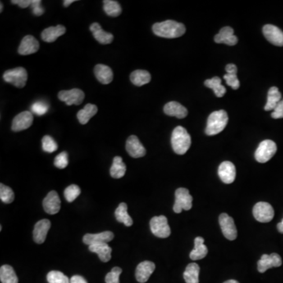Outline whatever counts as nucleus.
Wrapping results in <instances>:
<instances>
[{
    "instance_id": "obj_27",
    "label": "nucleus",
    "mask_w": 283,
    "mask_h": 283,
    "mask_svg": "<svg viewBox=\"0 0 283 283\" xmlns=\"http://www.w3.org/2000/svg\"><path fill=\"white\" fill-rule=\"evenodd\" d=\"M204 243L205 240L202 237H197L194 239V248L189 253V257L193 261L202 260L208 254V248Z\"/></svg>"
},
{
    "instance_id": "obj_3",
    "label": "nucleus",
    "mask_w": 283,
    "mask_h": 283,
    "mask_svg": "<svg viewBox=\"0 0 283 283\" xmlns=\"http://www.w3.org/2000/svg\"><path fill=\"white\" fill-rule=\"evenodd\" d=\"M228 122V115L225 110H218L212 113L207 120L206 134L215 135L219 134L226 128Z\"/></svg>"
},
{
    "instance_id": "obj_32",
    "label": "nucleus",
    "mask_w": 283,
    "mask_h": 283,
    "mask_svg": "<svg viewBox=\"0 0 283 283\" xmlns=\"http://www.w3.org/2000/svg\"><path fill=\"white\" fill-rule=\"evenodd\" d=\"M115 216L119 223H122L126 226H132L133 220L128 213V206L126 203L122 202L119 205L115 211Z\"/></svg>"
},
{
    "instance_id": "obj_43",
    "label": "nucleus",
    "mask_w": 283,
    "mask_h": 283,
    "mask_svg": "<svg viewBox=\"0 0 283 283\" xmlns=\"http://www.w3.org/2000/svg\"><path fill=\"white\" fill-rule=\"evenodd\" d=\"M55 166L57 169H63L67 167L68 164H69V160H68V153L66 152H61V153L56 156L54 161Z\"/></svg>"
},
{
    "instance_id": "obj_1",
    "label": "nucleus",
    "mask_w": 283,
    "mask_h": 283,
    "mask_svg": "<svg viewBox=\"0 0 283 283\" xmlns=\"http://www.w3.org/2000/svg\"><path fill=\"white\" fill-rule=\"evenodd\" d=\"M153 32L157 37L173 39L184 35L186 33V27L184 24L175 20H168L154 24Z\"/></svg>"
},
{
    "instance_id": "obj_2",
    "label": "nucleus",
    "mask_w": 283,
    "mask_h": 283,
    "mask_svg": "<svg viewBox=\"0 0 283 283\" xmlns=\"http://www.w3.org/2000/svg\"><path fill=\"white\" fill-rule=\"evenodd\" d=\"M171 142L174 152L179 155H184L190 147L191 138L184 127L178 126L172 132Z\"/></svg>"
},
{
    "instance_id": "obj_50",
    "label": "nucleus",
    "mask_w": 283,
    "mask_h": 283,
    "mask_svg": "<svg viewBox=\"0 0 283 283\" xmlns=\"http://www.w3.org/2000/svg\"><path fill=\"white\" fill-rule=\"evenodd\" d=\"M278 230H279V233L283 234V219L281 222L279 223L277 225Z\"/></svg>"
},
{
    "instance_id": "obj_31",
    "label": "nucleus",
    "mask_w": 283,
    "mask_h": 283,
    "mask_svg": "<svg viewBox=\"0 0 283 283\" xmlns=\"http://www.w3.org/2000/svg\"><path fill=\"white\" fill-rule=\"evenodd\" d=\"M282 100V94L279 91V88L276 87H272L270 88L267 94V102L265 105V111H270V110H275V107L277 106Z\"/></svg>"
},
{
    "instance_id": "obj_48",
    "label": "nucleus",
    "mask_w": 283,
    "mask_h": 283,
    "mask_svg": "<svg viewBox=\"0 0 283 283\" xmlns=\"http://www.w3.org/2000/svg\"><path fill=\"white\" fill-rule=\"evenodd\" d=\"M70 283H88V282L80 275H74L70 279Z\"/></svg>"
},
{
    "instance_id": "obj_22",
    "label": "nucleus",
    "mask_w": 283,
    "mask_h": 283,
    "mask_svg": "<svg viewBox=\"0 0 283 283\" xmlns=\"http://www.w3.org/2000/svg\"><path fill=\"white\" fill-rule=\"evenodd\" d=\"M165 114L170 116H175L179 119L185 118L188 116V109L177 102H170L164 107Z\"/></svg>"
},
{
    "instance_id": "obj_37",
    "label": "nucleus",
    "mask_w": 283,
    "mask_h": 283,
    "mask_svg": "<svg viewBox=\"0 0 283 283\" xmlns=\"http://www.w3.org/2000/svg\"><path fill=\"white\" fill-rule=\"evenodd\" d=\"M48 283H70V280L66 275L58 271H51L47 274Z\"/></svg>"
},
{
    "instance_id": "obj_25",
    "label": "nucleus",
    "mask_w": 283,
    "mask_h": 283,
    "mask_svg": "<svg viewBox=\"0 0 283 283\" xmlns=\"http://www.w3.org/2000/svg\"><path fill=\"white\" fill-rule=\"evenodd\" d=\"M94 75L97 80L102 84H109L113 81V74L109 66L102 64H98L94 67Z\"/></svg>"
},
{
    "instance_id": "obj_16",
    "label": "nucleus",
    "mask_w": 283,
    "mask_h": 283,
    "mask_svg": "<svg viewBox=\"0 0 283 283\" xmlns=\"http://www.w3.org/2000/svg\"><path fill=\"white\" fill-rule=\"evenodd\" d=\"M126 151L131 157L134 158L144 157L147 153L143 144L135 135H131L127 140Z\"/></svg>"
},
{
    "instance_id": "obj_41",
    "label": "nucleus",
    "mask_w": 283,
    "mask_h": 283,
    "mask_svg": "<svg viewBox=\"0 0 283 283\" xmlns=\"http://www.w3.org/2000/svg\"><path fill=\"white\" fill-rule=\"evenodd\" d=\"M48 109H49L48 105L45 102H41V101L34 102L31 107L32 113L37 116H43V115L46 114L48 111Z\"/></svg>"
},
{
    "instance_id": "obj_12",
    "label": "nucleus",
    "mask_w": 283,
    "mask_h": 283,
    "mask_svg": "<svg viewBox=\"0 0 283 283\" xmlns=\"http://www.w3.org/2000/svg\"><path fill=\"white\" fill-rule=\"evenodd\" d=\"M43 209L50 215H55L61 209V200L57 192L55 190L49 192L43 199Z\"/></svg>"
},
{
    "instance_id": "obj_52",
    "label": "nucleus",
    "mask_w": 283,
    "mask_h": 283,
    "mask_svg": "<svg viewBox=\"0 0 283 283\" xmlns=\"http://www.w3.org/2000/svg\"><path fill=\"white\" fill-rule=\"evenodd\" d=\"M239 283V282L236 281V280H233V279H231V280H228V281H226L225 282V283Z\"/></svg>"
},
{
    "instance_id": "obj_20",
    "label": "nucleus",
    "mask_w": 283,
    "mask_h": 283,
    "mask_svg": "<svg viewBox=\"0 0 283 283\" xmlns=\"http://www.w3.org/2000/svg\"><path fill=\"white\" fill-rule=\"evenodd\" d=\"M114 234L111 231H104L98 234H86L83 238L84 244L88 245L99 244V243H108L113 239Z\"/></svg>"
},
{
    "instance_id": "obj_29",
    "label": "nucleus",
    "mask_w": 283,
    "mask_h": 283,
    "mask_svg": "<svg viewBox=\"0 0 283 283\" xmlns=\"http://www.w3.org/2000/svg\"><path fill=\"white\" fill-rule=\"evenodd\" d=\"M126 169L122 157L116 156L113 158L112 166L110 168V175L114 179H120L125 175Z\"/></svg>"
},
{
    "instance_id": "obj_21",
    "label": "nucleus",
    "mask_w": 283,
    "mask_h": 283,
    "mask_svg": "<svg viewBox=\"0 0 283 283\" xmlns=\"http://www.w3.org/2000/svg\"><path fill=\"white\" fill-rule=\"evenodd\" d=\"M214 40L217 43H225L229 46H234L238 43V38L234 35V29L230 27H224L220 33L216 35Z\"/></svg>"
},
{
    "instance_id": "obj_51",
    "label": "nucleus",
    "mask_w": 283,
    "mask_h": 283,
    "mask_svg": "<svg viewBox=\"0 0 283 283\" xmlns=\"http://www.w3.org/2000/svg\"><path fill=\"white\" fill-rule=\"evenodd\" d=\"M74 2H75V0H65V1H64V6L65 7H67V6H70V4H72Z\"/></svg>"
},
{
    "instance_id": "obj_4",
    "label": "nucleus",
    "mask_w": 283,
    "mask_h": 283,
    "mask_svg": "<svg viewBox=\"0 0 283 283\" xmlns=\"http://www.w3.org/2000/svg\"><path fill=\"white\" fill-rule=\"evenodd\" d=\"M277 151V146L272 140L261 142L255 152V158L260 163H266L274 157Z\"/></svg>"
},
{
    "instance_id": "obj_38",
    "label": "nucleus",
    "mask_w": 283,
    "mask_h": 283,
    "mask_svg": "<svg viewBox=\"0 0 283 283\" xmlns=\"http://www.w3.org/2000/svg\"><path fill=\"white\" fill-rule=\"evenodd\" d=\"M0 198L2 202L10 204L15 200V193L11 188L4 184H0Z\"/></svg>"
},
{
    "instance_id": "obj_17",
    "label": "nucleus",
    "mask_w": 283,
    "mask_h": 283,
    "mask_svg": "<svg viewBox=\"0 0 283 283\" xmlns=\"http://www.w3.org/2000/svg\"><path fill=\"white\" fill-rule=\"evenodd\" d=\"M49 220H41L36 224L33 230V240L37 244H43L47 238V233L51 228Z\"/></svg>"
},
{
    "instance_id": "obj_13",
    "label": "nucleus",
    "mask_w": 283,
    "mask_h": 283,
    "mask_svg": "<svg viewBox=\"0 0 283 283\" xmlns=\"http://www.w3.org/2000/svg\"><path fill=\"white\" fill-rule=\"evenodd\" d=\"M33 114L30 111H24L15 116L13 120L11 129L14 132H20L29 129L33 124Z\"/></svg>"
},
{
    "instance_id": "obj_28",
    "label": "nucleus",
    "mask_w": 283,
    "mask_h": 283,
    "mask_svg": "<svg viewBox=\"0 0 283 283\" xmlns=\"http://www.w3.org/2000/svg\"><path fill=\"white\" fill-rule=\"evenodd\" d=\"M97 112L98 107L95 105L88 103L84 106V109H82L77 113L78 120L81 124H88V121L97 113Z\"/></svg>"
},
{
    "instance_id": "obj_49",
    "label": "nucleus",
    "mask_w": 283,
    "mask_h": 283,
    "mask_svg": "<svg viewBox=\"0 0 283 283\" xmlns=\"http://www.w3.org/2000/svg\"><path fill=\"white\" fill-rule=\"evenodd\" d=\"M226 71L227 74H237V66L234 64H228L226 66Z\"/></svg>"
},
{
    "instance_id": "obj_14",
    "label": "nucleus",
    "mask_w": 283,
    "mask_h": 283,
    "mask_svg": "<svg viewBox=\"0 0 283 283\" xmlns=\"http://www.w3.org/2000/svg\"><path fill=\"white\" fill-rule=\"evenodd\" d=\"M218 175L224 184H232L236 177V169L234 164L230 161L222 162L219 167Z\"/></svg>"
},
{
    "instance_id": "obj_5",
    "label": "nucleus",
    "mask_w": 283,
    "mask_h": 283,
    "mask_svg": "<svg viewBox=\"0 0 283 283\" xmlns=\"http://www.w3.org/2000/svg\"><path fill=\"white\" fill-rule=\"evenodd\" d=\"M3 80L15 86L16 88H23L28 80V74L25 68L18 67L7 70L3 74Z\"/></svg>"
},
{
    "instance_id": "obj_19",
    "label": "nucleus",
    "mask_w": 283,
    "mask_h": 283,
    "mask_svg": "<svg viewBox=\"0 0 283 283\" xmlns=\"http://www.w3.org/2000/svg\"><path fill=\"white\" fill-rule=\"evenodd\" d=\"M39 48V43L33 36L28 35L23 38L19 47L20 55H29L36 53Z\"/></svg>"
},
{
    "instance_id": "obj_47",
    "label": "nucleus",
    "mask_w": 283,
    "mask_h": 283,
    "mask_svg": "<svg viewBox=\"0 0 283 283\" xmlns=\"http://www.w3.org/2000/svg\"><path fill=\"white\" fill-rule=\"evenodd\" d=\"M13 4L19 5L21 8H27L32 4L31 0H12Z\"/></svg>"
},
{
    "instance_id": "obj_35",
    "label": "nucleus",
    "mask_w": 283,
    "mask_h": 283,
    "mask_svg": "<svg viewBox=\"0 0 283 283\" xmlns=\"http://www.w3.org/2000/svg\"><path fill=\"white\" fill-rule=\"evenodd\" d=\"M221 79L218 76H215V77L209 79V80H206L205 81V85L207 88H211L213 90L214 93L216 94V97L221 98L224 94H226V88L224 86L221 84Z\"/></svg>"
},
{
    "instance_id": "obj_11",
    "label": "nucleus",
    "mask_w": 283,
    "mask_h": 283,
    "mask_svg": "<svg viewBox=\"0 0 283 283\" xmlns=\"http://www.w3.org/2000/svg\"><path fill=\"white\" fill-rule=\"evenodd\" d=\"M283 264L282 258L277 253L271 255L264 254L257 263L259 272L264 273L265 271L271 267H280Z\"/></svg>"
},
{
    "instance_id": "obj_34",
    "label": "nucleus",
    "mask_w": 283,
    "mask_h": 283,
    "mask_svg": "<svg viewBox=\"0 0 283 283\" xmlns=\"http://www.w3.org/2000/svg\"><path fill=\"white\" fill-rule=\"evenodd\" d=\"M0 280L2 283H19L15 270L10 265H2L0 268Z\"/></svg>"
},
{
    "instance_id": "obj_40",
    "label": "nucleus",
    "mask_w": 283,
    "mask_h": 283,
    "mask_svg": "<svg viewBox=\"0 0 283 283\" xmlns=\"http://www.w3.org/2000/svg\"><path fill=\"white\" fill-rule=\"evenodd\" d=\"M42 147L47 153H54L57 150V144L55 139L50 135H45L42 139Z\"/></svg>"
},
{
    "instance_id": "obj_39",
    "label": "nucleus",
    "mask_w": 283,
    "mask_h": 283,
    "mask_svg": "<svg viewBox=\"0 0 283 283\" xmlns=\"http://www.w3.org/2000/svg\"><path fill=\"white\" fill-rule=\"evenodd\" d=\"M80 194V188L77 185L73 184L68 187L64 191L65 199L68 202H73Z\"/></svg>"
},
{
    "instance_id": "obj_53",
    "label": "nucleus",
    "mask_w": 283,
    "mask_h": 283,
    "mask_svg": "<svg viewBox=\"0 0 283 283\" xmlns=\"http://www.w3.org/2000/svg\"><path fill=\"white\" fill-rule=\"evenodd\" d=\"M1 12H2V8H3V7H2V2H1Z\"/></svg>"
},
{
    "instance_id": "obj_15",
    "label": "nucleus",
    "mask_w": 283,
    "mask_h": 283,
    "mask_svg": "<svg viewBox=\"0 0 283 283\" xmlns=\"http://www.w3.org/2000/svg\"><path fill=\"white\" fill-rule=\"evenodd\" d=\"M263 33L270 43L278 47H283V32L281 29L273 25H266L264 26Z\"/></svg>"
},
{
    "instance_id": "obj_8",
    "label": "nucleus",
    "mask_w": 283,
    "mask_h": 283,
    "mask_svg": "<svg viewBox=\"0 0 283 283\" xmlns=\"http://www.w3.org/2000/svg\"><path fill=\"white\" fill-rule=\"evenodd\" d=\"M254 218L261 223H268L273 220L275 211L267 202H261L255 205L253 209Z\"/></svg>"
},
{
    "instance_id": "obj_30",
    "label": "nucleus",
    "mask_w": 283,
    "mask_h": 283,
    "mask_svg": "<svg viewBox=\"0 0 283 283\" xmlns=\"http://www.w3.org/2000/svg\"><path fill=\"white\" fill-rule=\"evenodd\" d=\"M130 80L134 85L141 87L149 84L151 80V75L149 72L146 70H135L131 74Z\"/></svg>"
},
{
    "instance_id": "obj_45",
    "label": "nucleus",
    "mask_w": 283,
    "mask_h": 283,
    "mask_svg": "<svg viewBox=\"0 0 283 283\" xmlns=\"http://www.w3.org/2000/svg\"><path fill=\"white\" fill-rule=\"evenodd\" d=\"M32 10L33 15L36 16H41L44 13V8L41 5L40 0H32Z\"/></svg>"
},
{
    "instance_id": "obj_44",
    "label": "nucleus",
    "mask_w": 283,
    "mask_h": 283,
    "mask_svg": "<svg viewBox=\"0 0 283 283\" xmlns=\"http://www.w3.org/2000/svg\"><path fill=\"white\" fill-rule=\"evenodd\" d=\"M224 80H226L227 85L230 86L234 90L239 89L240 87V82L237 77V74H227L224 75Z\"/></svg>"
},
{
    "instance_id": "obj_6",
    "label": "nucleus",
    "mask_w": 283,
    "mask_h": 283,
    "mask_svg": "<svg viewBox=\"0 0 283 283\" xmlns=\"http://www.w3.org/2000/svg\"><path fill=\"white\" fill-rule=\"evenodd\" d=\"M175 201L173 210L175 213H181L183 210L190 209L192 208L193 197L189 194V189L187 188H179L175 190Z\"/></svg>"
},
{
    "instance_id": "obj_36",
    "label": "nucleus",
    "mask_w": 283,
    "mask_h": 283,
    "mask_svg": "<svg viewBox=\"0 0 283 283\" xmlns=\"http://www.w3.org/2000/svg\"><path fill=\"white\" fill-rule=\"evenodd\" d=\"M103 9L106 15L110 17H118L122 12V8L118 2L113 0L103 1Z\"/></svg>"
},
{
    "instance_id": "obj_26",
    "label": "nucleus",
    "mask_w": 283,
    "mask_h": 283,
    "mask_svg": "<svg viewBox=\"0 0 283 283\" xmlns=\"http://www.w3.org/2000/svg\"><path fill=\"white\" fill-rule=\"evenodd\" d=\"M89 250L92 253H97L100 260L104 263L109 262L112 257V248L107 243H99L89 245Z\"/></svg>"
},
{
    "instance_id": "obj_23",
    "label": "nucleus",
    "mask_w": 283,
    "mask_h": 283,
    "mask_svg": "<svg viewBox=\"0 0 283 283\" xmlns=\"http://www.w3.org/2000/svg\"><path fill=\"white\" fill-rule=\"evenodd\" d=\"M66 29L63 25H58L55 27H49L45 29L41 33V38L47 43H53L58 37L65 34Z\"/></svg>"
},
{
    "instance_id": "obj_7",
    "label": "nucleus",
    "mask_w": 283,
    "mask_h": 283,
    "mask_svg": "<svg viewBox=\"0 0 283 283\" xmlns=\"http://www.w3.org/2000/svg\"><path fill=\"white\" fill-rule=\"evenodd\" d=\"M151 230L155 236L166 239L171 234V229L165 216H154L150 222Z\"/></svg>"
},
{
    "instance_id": "obj_9",
    "label": "nucleus",
    "mask_w": 283,
    "mask_h": 283,
    "mask_svg": "<svg viewBox=\"0 0 283 283\" xmlns=\"http://www.w3.org/2000/svg\"><path fill=\"white\" fill-rule=\"evenodd\" d=\"M220 227L224 237L228 240L233 241L237 239L238 231L234 224V220L226 213L220 214L219 217Z\"/></svg>"
},
{
    "instance_id": "obj_46",
    "label": "nucleus",
    "mask_w": 283,
    "mask_h": 283,
    "mask_svg": "<svg viewBox=\"0 0 283 283\" xmlns=\"http://www.w3.org/2000/svg\"><path fill=\"white\" fill-rule=\"evenodd\" d=\"M271 117L274 119L283 118V99L278 103L273 112L271 113Z\"/></svg>"
},
{
    "instance_id": "obj_24",
    "label": "nucleus",
    "mask_w": 283,
    "mask_h": 283,
    "mask_svg": "<svg viewBox=\"0 0 283 283\" xmlns=\"http://www.w3.org/2000/svg\"><path fill=\"white\" fill-rule=\"evenodd\" d=\"M90 30L93 33L94 39L102 44H110L113 40V36L110 33L102 30L98 23L94 22L90 26Z\"/></svg>"
},
{
    "instance_id": "obj_42",
    "label": "nucleus",
    "mask_w": 283,
    "mask_h": 283,
    "mask_svg": "<svg viewBox=\"0 0 283 283\" xmlns=\"http://www.w3.org/2000/svg\"><path fill=\"white\" fill-rule=\"evenodd\" d=\"M122 273V269L119 267H115L112 271L106 275V283H120V275Z\"/></svg>"
},
{
    "instance_id": "obj_33",
    "label": "nucleus",
    "mask_w": 283,
    "mask_h": 283,
    "mask_svg": "<svg viewBox=\"0 0 283 283\" xmlns=\"http://www.w3.org/2000/svg\"><path fill=\"white\" fill-rule=\"evenodd\" d=\"M200 267L196 263L189 264L184 273V280L187 283H199Z\"/></svg>"
},
{
    "instance_id": "obj_18",
    "label": "nucleus",
    "mask_w": 283,
    "mask_h": 283,
    "mask_svg": "<svg viewBox=\"0 0 283 283\" xmlns=\"http://www.w3.org/2000/svg\"><path fill=\"white\" fill-rule=\"evenodd\" d=\"M155 266L154 263L151 261H143L141 262L136 267L135 271V278L137 281L140 283H147L148 279L151 277V275L154 271Z\"/></svg>"
},
{
    "instance_id": "obj_10",
    "label": "nucleus",
    "mask_w": 283,
    "mask_h": 283,
    "mask_svg": "<svg viewBox=\"0 0 283 283\" xmlns=\"http://www.w3.org/2000/svg\"><path fill=\"white\" fill-rule=\"evenodd\" d=\"M84 97L85 94L84 92L78 88H74L70 91H61L58 93V98L60 101L65 102L67 106L72 105L79 106L84 101Z\"/></svg>"
}]
</instances>
